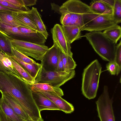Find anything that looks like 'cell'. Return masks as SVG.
Instances as JSON below:
<instances>
[{
    "instance_id": "1",
    "label": "cell",
    "mask_w": 121,
    "mask_h": 121,
    "mask_svg": "<svg viewBox=\"0 0 121 121\" xmlns=\"http://www.w3.org/2000/svg\"><path fill=\"white\" fill-rule=\"evenodd\" d=\"M0 87L2 92L13 98L34 121L41 117L33 99L32 91L27 83L13 73L0 71Z\"/></svg>"
},
{
    "instance_id": "2",
    "label": "cell",
    "mask_w": 121,
    "mask_h": 121,
    "mask_svg": "<svg viewBox=\"0 0 121 121\" xmlns=\"http://www.w3.org/2000/svg\"><path fill=\"white\" fill-rule=\"evenodd\" d=\"M56 12L61 15L60 22L62 26H77L81 28L82 31L83 26V16L95 13L89 6L79 0L67 1L60 6H58Z\"/></svg>"
},
{
    "instance_id": "3",
    "label": "cell",
    "mask_w": 121,
    "mask_h": 121,
    "mask_svg": "<svg viewBox=\"0 0 121 121\" xmlns=\"http://www.w3.org/2000/svg\"><path fill=\"white\" fill-rule=\"evenodd\" d=\"M102 69L101 64L95 59L84 70L81 91L83 95L89 99H93L96 96Z\"/></svg>"
},
{
    "instance_id": "4",
    "label": "cell",
    "mask_w": 121,
    "mask_h": 121,
    "mask_svg": "<svg viewBox=\"0 0 121 121\" xmlns=\"http://www.w3.org/2000/svg\"><path fill=\"white\" fill-rule=\"evenodd\" d=\"M85 37L96 52L104 60L114 61L116 44L101 31H93L86 33L81 37Z\"/></svg>"
},
{
    "instance_id": "5",
    "label": "cell",
    "mask_w": 121,
    "mask_h": 121,
    "mask_svg": "<svg viewBox=\"0 0 121 121\" xmlns=\"http://www.w3.org/2000/svg\"><path fill=\"white\" fill-rule=\"evenodd\" d=\"M83 26L82 31L90 32L101 31L118 24L113 18L112 14H87L83 16Z\"/></svg>"
},
{
    "instance_id": "6",
    "label": "cell",
    "mask_w": 121,
    "mask_h": 121,
    "mask_svg": "<svg viewBox=\"0 0 121 121\" xmlns=\"http://www.w3.org/2000/svg\"><path fill=\"white\" fill-rule=\"evenodd\" d=\"M75 70L69 72L65 71H47L42 67L35 79V83H50L52 86L60 87L66 82L73 78Z\"/></svg>"
},
{
    "instance_id": "7",
    "label": "cell",
    "mask_w": 121,
    "mask_h": 121,
    "mask_svg": "<svg viewBox=\"0 0 121 121\" xmlns=\"http://www.w3.org/2000/svg\"><path fill=\"white\" fill-rule=\"evenodd\" d=\"M10 39L13 48L25 55L31 57L37 60L41 61L49 48L45 45L36 44L18 39Z\"/></svg>"
},
{
    "instance_id": "8",
    "label": "cell",
    "mask_w": 121,
    "mask_h": 121,
    "mask_svg": "<svg viewBox=\"0 0 121 121\" xmlns=\"http://www.w3.org/2000/svg\"><path fill=\"white\" fill-rule=\"evenodd\" d=\"M112 103V99L109 96L108 87L104 86L102 93L96 102L100 121H115Z\"/></svg>"
},
{
    "instance_id": "9",
    "label": "cell",
    "mask_w": 121,
    "mask_h": 121,
    "mask_svg": "<svg viewBox=\"0 0 121 121\" xmlns=\"http://www.w3.org/2000/svg\"><path fill=\"white\" fill-rule=\"evenodd\" d=\"M53 44H55L65 54L72 57L71 47L62 29V25L55 24L51 30Z\"/></svg>"
},
{
    "instance_id": "10",
    "label": "cell",
    "mask_w": 121,
    "mask_h": 121,
    "mask_svg": "<svg viewBox=\"0 0 121 121\" xmlns=\"http://www.w3.org/2000/svg\"><path fill=\"white\" fill-rule=\"evenodd\" d=\"M59 48L53 44L48 48L41 61L42 67L45 71H57Z\"/></svg>"
},
{
    "instance_id": "11",
    "label": "cell",
    "mask_w": 121,
    "mask_h": 121,
    "mask_svg": "<svg viewBox=\"0 0 121 121\" xmlns=\"http://www.w3.org/2000/svg\"><path fill=\"white\" fill-rule=\"evenodd\" d=\"M27 84L31 89L33 99L40 112L42 111L46 110H60L51 100Z\"/></svg>"
},
{
    "instance_id": "12",
    "label": "cell",
    "mask_w": 121,
    "mask_h": 121,
    "mask_svg": "<svg viewBox=\"0 0 121 121\" xmlns=\"http://www.w3.org/2000/svg\"><path fill=\"white\" fill-rule=\"evenodd\" d=\"M33 88L51 100L58 107L60 111L66 113H70L74 111V107L72 104L62 98L61 97L52 92L39 90Z\"/></svg>"
},
{
    "instance_id": "13",
    "label": "cell",
    "mask_w": 121,
    "mask_h": 121,
    "mask_svg": "<svg viewBox=\"0 0 121 121\" xmlns=\"http://www.w3.org/2000/svg\"><path fill=\"white\" fill-rule=\"evenodd\" d=\"M18 28L23 33L22 40L38 44L45 45L47 39L40 32L25 27Z\"/></svg>"
},
{
    "instance_id": "14",
    "label": "cell",
    "mask_w": 121,
    "mask_h": 121,
    "mask_svg": "<svg viewBox=\"0 0 121 121\" xmlns=\"http://www.w3.org/2000/svg\"><path fill=\"white\" fill-rule=\"evenodd\" d=\"M2 96L16 114L24 121L31 119L19 103L10 95L3 92Z\"/></svg>"
},
{
    "instance_id": "15",
    "label": "cell",
    "mask_w": 121,
    "mask_h": 121,
    "mask_svg": "<svg viewBox=\"0 0 121 121\" xmlns=\"http://www.w3.org/2000/svg\"><path fill=\"white\" fill-rule=\"evenodd\" d=\"M19 64L33 78L35 79L42 66L41 64L36 62L29 64L23 62L10 53H5Z\"/></svg>"
},
{
    "instance_id": "16",
    "label": "cell",
    "mask_w": 121,
    "mask_h": 121,
    "mask_svg": "<svg viewBox=\"0 0 121 121\" xmlns=\"http://www.w3.org/2000/svg\"><path fill=\"white\" fill-rule=\"evenodd\" d=\"M28 11H20L13 12H12V14L15 18L26 28L40 32L36 25L29 16Z\"/></svg>"
},
{
    "instance_id": "17",
    "label": "cell",
    "mask_w": 121,
    "mask_h": 121,
    "mask_svg": "<svg viewBox=\"0 0 121 121\" xmlns=\"http://www.w3.org/2000/svg\"><path fill=\"white\" fill-rule=\"evenodd\" d=\"M0 32L3 34L10 39L22 40L23 33L18 27L11 26L5 24L0 20Z\"/></svg>"
},
{
    "instance_id": "18",
    "label": "cell",
    "mask_w": 121,
    "mask_h": 121,
    "mask_svg": "<svg viewBox=\"0 0 121 121\" xmlns=\"http://www.w3.org/2000/svg\"><path fill=\"white\" fill-rule=\"evenodd\" d=\"M89 6L94 13L97 14H112V8L102 0H93L91 2Z\"/></svg>"
},
{
    "instance_id": "19",
    "label": "cell",
    "mask_w": 121,
    "mask_h": 121,
    "mask_svg": "<svg viewBox=\"0 0 121 121\" xmlns=\"http://www.w3.org/2000/svg\"><path fill=\"white\" fill-rule=\"evenodd\" d=\"M28 12L29 16L38 28L39 31L47 39L48 34L46 26L37 8L33 7Z\"/></svg>"
},
{
    "instance_id": "20",
    "label": "cell",
    "mask_w": 121,
    "mask_h": 121,
    "mask_svg": "<svg viewBox=\"0 0 121 121\" xmlns=\"http://www.w3.org/2000/svg\"><path fill=\"white\" fill-rule=\"evenodd\" d=\"M0 71L4 73H12L21 77L9 57L1 51H0Z\"/></svg>"
},
{
    "instance_id": "21",
    "label": "cell",
    "mask_w": 121,
    "mask_h": 121,
    "mask_svg": "<svg viewBox=\"0 0 121 121\" xmlns=\"http://www.w3.org/2000/svg\"><path fill=\"white\" fill-rule=\"evenodd\" d=\"M63 30L70 43L81 39L82 36L80 27L76 26H62Z\"/></svg>"
},
{
    "instance_id": "22",
    "label": "cell",
    "mask_w": 121,
    "mask_h": 121,
    "mask_svg": "<svg viewBox=\"0 0 121 121\" xmlns=\"http://www.w3.org/2000/svg\"><path fill=\"white\" fill-rule=\"evenodd\" d=\"M0 107L10 121H25L15 113L1 97L0 98Z\"/></svg>"
},
{
    "instance_id": "23",
    "label": "cell",
    "mask_w": 121,
    "mask_h": 121,
    "mask_svg": "<svg viewBox=\"0 0 121 121\" xmlns=\"http://www.w3.org/2000/svg\"><path fill=\"white\" fill-rule=\"evenodd\" d=\"M0 20L4 23L9 25L17 27H21L26 28L13 16L12 12H0Z\"/></svg>"
},
{
    "instance_id": "24",
    "label": "cell",
    "mask_w": 121,
    "mask_h": 121,
    "mask_svg": "<svg viewBox=\"0 0 121 121\" xmlns=\"http://www.w3.org/2000/svg\"><path fill=\"white\" fill-rule=\"evenodd\" d=\"M28 83L30 86L39 90L52 92L60 97L63 96L64 95L63 91L60 88L54 87L52 86L50 83Z\"/></svg>"
},
{
    "instance_id": "25",
    "label": "cell",
    "mask_w": 121,
    "mask_h": 121,
    "mask_svg": "<svg viewBox=\"0 0 121 121\" xmlns=\"http://www.w3.org/2000/svg\"><path fill=\"white\" fill-rule=\"evenodd\" d=\"M110 40L116 44L121 36V28L117 24L108 29L103 32Z\"/></svg>"
},
{
    "instance_id": "26",
    "label": "cell",
    "mask_w": 121,
    "mask_h": 121,
    "mask_svg": "<svg viewBox=\"0 0 121 121\" xmlns=\"http://www.w3.org/2000/svg\"><path fill=\"white\" fill-rule=\"evenodd\" d=\"M8 57L12 62L14 68L22 79L28 83H35V79L28 74L19 64L10 57Z\"/></svg>"
},
{
    "instance_id": "27",
    "label": "cell",
    "mask_w": 121,
    "mask_h": 121,
    "mask_svg": "<svg viewBox=\"0 0 121 121\" xmlns=\"http://www.w3.org/2000/svg\"><path fill=\"white\" fill-rule=\"evenodd\" d=\"M0 47L1 51L4 53L12 54V46L10 39L0 32Z\"/></svg>"
},
{
    "instance_id": "28",
    "label": "cell",
    "mask_w": 121,
    "mask_h": 121,
    "mask_svg": "<svg viewBox=\"0 0 121 121\" xmlns=\"http://www.w3.org/2000/svg\"><path fill=\"white\" fill-rule=\"evenodd\" d=\"M62 56L65 71L69 72L74 70L77 65L73 57L67 55L62 52Z\"/></svg>"
},
{
    "instance_id": "29",
    "label": "cell",
    "mask_w": 121,
    "mask_h": 121,
    "mask_svg": "<svg viewBox=\"0 0 121 121\" xmlns=\"http://www.w3.org/2000/svg\"><path fill=\"white\" fill-rule=\"evenodd\" d=\"M112 15L113 18L118 23L121 22V0H115L113 9Z\"/></svg>"
},
{
    "instance_id": "30",
    "label": "cell",
    "mask_w": 121,
    "mask_h": 121,
    "mask_svg": "<svg viewBox=\"0 0 121 121\" xmlns=\"http://www.w3.org/2000/svg\"><path fill=\"white\" fill-rule=\"evenodd\" d=\"M12 54L21 61L29 64H32L36 62L32 59L19 52L13 48H12Z\"/></svg>"
},
{
    "instance_id": "31",
    "label": "cell",
    "mask_w": 121,
    "mask_h": 121,
    "mask_svg": "<svg viewBox=\"0 0 121 121\" xmlns=\"http://www.w3.org/2000/svg\"><path fill=\"white\" fill-rule=\"evenodd\" d=\"M107 70L112 75H118L120 72L121 69L114 61L109 62L106 66Z\"/></svg>"
},
{
    "instance_id": "32",
    "label": "cell",
    "mask_w": 121,
    "mask_h": 121,
    "mask_svg": "<svg viewBox=\"0 0 121 121\" xmlns=\"http://www.w3.org/2000/svg\"><path fill=\"white\" fill-rule=\"evenodd\" d=\"M114 61L121 69V41L116 46Z\"/></svg>"
},
{
    "instance_id": "33",
    "label": "cell",
    "mask_w": 121,
    "mask_h": 121,
    "mask_svg": "<svg viewBox=\"0 0 121 121\" xmlns=\"http://www.w3.org/2000/svg\"><path fill=\"white\" fill-rule=\"evenodd\" d=\"M11 4L14 6L23 9L26 11L30 10V9L26 7L25 5L23 0H4Z\"/></svg>"
},
{
    "instance_id": "34",
    "label": "cell",
    "mask_w": 121,
    "mask_h": 121,
    "mask_svg": "<svg viewBox=\"0 0 121 121\" xmlns=\"http://www.w3.org/2000/svg\"><path fill=\"white\" fill-rule=\"evenodd\" d=\"M57 71H65L62 60V52L60 49L59 51Z\"/></svg>"
},
{
    "instance_id": "35",
    "label": "cell",
    "mask_w": 121,
    "mask_h": 121,
    "mask_svg": "<svg viewBox=\"0 0 121 121\" xmlns=\"http://www.w3.org/2000/svg\"><path fill=\"white\" fill-rule=\"evenodd\" d=\"M0 4L6 7L19 11H26L14 6L10 3L5 1L4 0H0Z\"/></svg>"
},
{
    "instance_id": "36",
    "label": "cell",
    "mask_w": 121,
    "mask_h": 121,
    "mask_svg": "<svg viewBox=\"0 0 121 121\" xmlns=\"http://www.w3.org/2000/svg\"><path fill=\"white\" fill-rule=\"evenodd\" d=\"M19 11H20L7 7L0 4V12L9 11L13 12Z\"/></svg>"
},
{
    "instance_id": "37",
    "label": "cell",
    "mask_w": 121,
    "mask_h": 121,
    "mask_svg": "<svg viewBox=\"0 0 121 121\" xmlns=\"http://www.w3.org/2000/svg\"><path fill=\"white\" fill-rule=\"evenodd\" d=\"M23 1L26 7L35 5L37 1L36 0H23Z\"/></svg>"
},
{
    "instance_id": "38",
    "label": "cell",
    "mask_w": 121,
    "mask_h": 121,
    "mask_svg": "<svg viewBox=\"0 0 121 121\" xmlns=\"http://www.w3.org/2000/svg\"><path fill=\"white\" fill-rule=\"evenodd\" d=\"M0 121H10L5 115L0 107Z\"/></svg>"
},
{
    "instance_id": "39",
    "label": "cell",
    "mask_w": 121,
    "mask_h": 121,
    "mask_svg": "<svg viewBox=\"0 0 121 121\" xmlns=\"http://www.w3.org/2000/svg\"><path fill=\"white\" fill-rule=\"evenodd\" d=\"M112 7L113 9L115 2V0H102Z\"/></svg>"
},
{
    "instance_id": "40",
    "label": "cell",
    "mask_w": 121,
    "mask_h": 121,
    "mask_svg": "<svg viewBox=\"0 0 121 121\" xmlns=\"http://www.w3.org/2000/svg\"><path fill=\"white\" fill-rule=\"evenodd\" d=\"M37 121H44L43 119L42 118L39 119Z\"/></svg>"
},
{
    "instance_id": "41",
    "label": "cell",
    "mask_w": 121,
    "mask_h": 121,
    "mask_svg": "<svg viewBox=\"0 0 121 121\" xmlns=\"http://www.w3.org/2000/svg\"><path fill=\"white\" fill-rule=\"evenodd\" d=\"M33 121V120H32L31 119H29V120H27L26 121Z\"/></svg>"
},
{
    "instance_id": "42",
    "label": "cell",
    "mask_w": 121,
    "mask_h": 121,
    "mask_svg": "<svg viewBox=\"0 0 121 121\" xmlns=\"http://www.w3.org/2000/svg\"><path fill=\"white\" fill-rule=\"evenodd\" d=\"M0 92H1V89H0Z\"/></svg>"
},
{
    "instance_id": "43",
    "label": "cell",
    "mask_w": 121,
    "mask_h": 121,
    "mask_svg": "<svg viewBox=\"0 0 121 121\" xmlns=\"http://www.w3.org/2000/svg\"><path fill=\"white\" fill-rule=\"evenodd\" d=\"M0 51H1V50L0 47Z\"/></svg>"
},
{
    "instance_id": "44",
    "label": "cell",
    "mask_w": 121,
    "mask_h": 121,
    "mask_svg": "<svg viewBox=\"0 0 121 121\" xmlns=\"http://www.w3.org/2000/svg\"></svg>"
}]
</instances>
